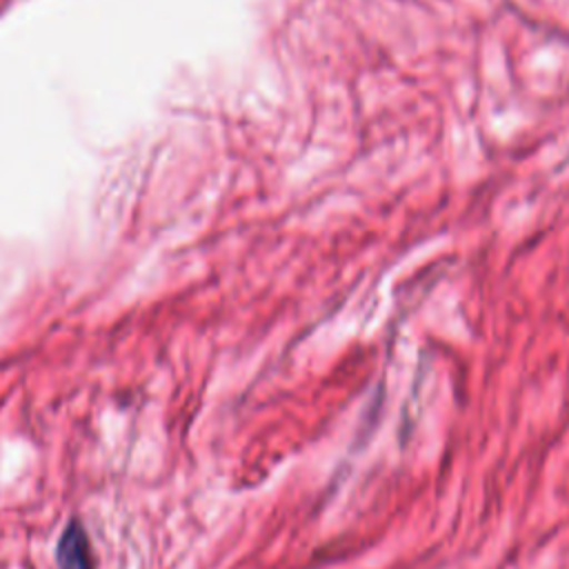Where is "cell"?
Here are the masks:
<instances>
[{
	"label": "cell",
	"instance_id": "6da1fadb",
	"mask_svg": "<svg viewBox=\"0 0 569 569\" xmlns=\"http://www.w3.org/2000/svg\"><path fill=\"white\" fill-rule=\"evenodd\" d=\"M58 569H93L87 533L80 522H69L56 551Z\"/></svg>",
	"mask_w": 569,
	"mask_h": 569
}]
</instances>
